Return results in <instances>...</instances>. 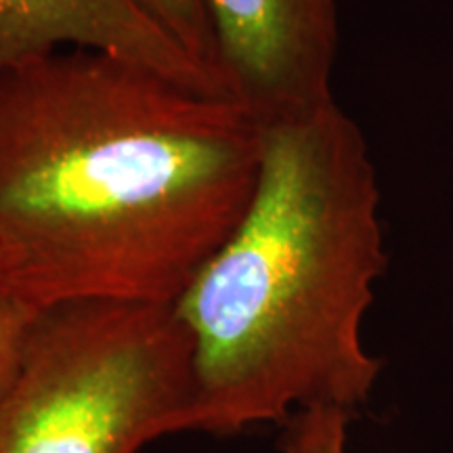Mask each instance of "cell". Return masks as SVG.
<instances>
[{"label": "cell", "instance_id": "6da1fadb", "mask_svg": "<svg viewBox=\"0 0 453 453\" xmlns=\"http://www.w3.org/2000/svg\"><path fill=\"white\" fill-rule=\"evenodd\" d=\"M265 128L137 61L65 49L0 76L3 290L41 311L174 304L246 214Z\"/></svg>", "mask_w": 453, "mask_h": 453}, {"label": "cell", "instance_id": "7a4b0ae2", "mask_svg": "<svg viewBox=\"0 0 453 453\" xmlns=\"http://www.w3.org/2000/svg\"><path fill=\"white\" fill-rule=\"evenodd\" d=\"M246 214L173 304L194 344V430L357 413L382 361L364 319L387 271L370 145L336 101L269 124Z\"/></svg>", "mask_w": 453, "mask_h": 453}, {"label": "cell", "instance_id": "3957f363", "mask_svg": "<svg viewBox=\"0 0 453 453\" xmlns=\"http://www.w3.org/2000/svg\"><path fill=\"white\" fill-rule=\"evenodd\" d=\"M194 344L173 304H61L0 396V453H141L194 430Z\"/></svg>", "mask_w": 453, "mask_h": 453}, {"label": "cell", "instance_id": "277c9868", "mask_svg": "<svg viewBox=\"0 0 453 453\" xmlns=\"http://www.w3.org/2000/svg\"><path fill=\"white\" fill-rule=\"evenodd\" d=\"M225 93L263 127L332 104L338 0H203Z\"/></svg>", "mask_w": 453, "mask_h": 453}, {"label": "cell", "instance_id": "5b68a950", "mask_svg": "<svg viewBox=\"0 0 453 453\" xmlns=\"http://www.w3.org/2000/svg\"><path fill=\"white\" fill-rule=\"evenodd\" d=\"M65 49L122 57L187 87L223 95L217 78L130 0H0V76Z\"/></svg>", "mask_w": 453, "mask_h": 453}, {"label": "cell", "instance_id": "8992f818", "mask_svg": "<svg viewBox=\"0 0 453 453\" xmlns=\"http://www.w3.org/2000/svg\"><path fill=\"white\" fill-rule=\"evenodd\" d=\"M130 3L147 19L154 21L170 41L177 42L197 65L211 72L223 87L214 67V41L203 0H130Z\"/></svg>", "mask_w": 453, "mask_h": 453}, {"label": "cell", "instance_id": "52a82bcc", "mask_svg": "<svg viewBox=\"0 0 453 453\" xmlns=\"http://www.w3.org/2000/svg\"><path fill=\"white\" fill-rule=\"evenodd\" d=\"M353 413L338 407H311L283 422L281 453H347Z\"/></svg>", "mask_w": 453, "mask_h": 453}, {"label": "cell", "instance_id": "ba28073f", "mask_svg": "<svg viewBox=\"0 0 453 453\" xmlns=\"http://www.w3.org/2000/svg\"><path fill=\"white\" fill-rule=\"evenodd\" d=\"M42 311L27 300L0 290V396L13 384L27 342Z\"/></svg>", "mask_w": 453, "mask_h": 453}, {"label": "cell", "instance_id": "9c48e42d", "mask_svg": "<svg viewBox=\"0 0 453 453\" xmlns=\"http://www.w3.org/2000/svg\"><path fill=\"white\" fill-rule=\"evenodd\" d=\"M0 290H3V271H0Z\"/></svg>", "mask_w": 453, "mask_h": 453}]
</instances>
